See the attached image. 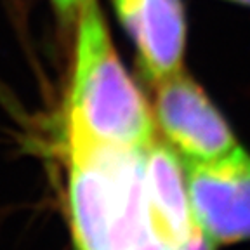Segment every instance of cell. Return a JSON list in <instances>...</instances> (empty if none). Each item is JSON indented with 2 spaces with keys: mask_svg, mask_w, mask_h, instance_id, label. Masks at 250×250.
I'll return each instance as SVG.
<instances>
[{
  "mask_svg": "<svg viewBox=\"0 0 250 250\" xmlns=\"http://www.w3.org/2000/svg\"><path fill=\"white\" fill-rule=\"evenodd\" d=\"M68 106V145L146 148L155 118L118 59L98 5L82 7Z\"/></svg>",
  "mask_w": 250,
  "mask_h": 250,
  "instance_id": "obj_2",
  "label": "cell"
},
{
  "mask_svg": "<svg viewBox=\"0 0 250 250\" xmlns=\"http://www.w3.org/2000/svg\"><path fill=\"white\" fill-rule=\"evenodd\" d=\"M156 83L155 120L188 164H212L242 149L229 125L193 78L177 71Z\"/></svg>",
  "mask_w": 250,
  "mask_h": 250,
  "instance_id": "obj_3",
  "label": "cell"
},
{
  "mask_svg": "<svg viewBox=\"0 0 250 250\" xmlns=\"http://www.w3.org/2000/svg\"><path fill=\"white\" fill-rule=\"evenodd\" d=\"M233 2H238V4L249 5V7H250V0H233Z\"/></svg>",
  "mask_w": 250,
  "mask_h": 250,
  "instance_id": "obj_8",
  "label": "cell"
},
{
  "mask_svg": "<svg viewBox=\"0 0 250 250\" xmlns=\"http://www.w3.org/2000/svg\"><path fill=\"white\" fill-rule=\"evenodd\" d=\"M146 148L68 145L70 221L78 250H172L156 238L149 221ZM214 247L200 236L184 250Z\"/></svg>",
  "mask_w": 250,
  "mask_h": 250,
  "instance_id": "obj_1",
  "label": "cell"
},
{
  "mask_svg": "<svg viewBox=\"0 0 250 250\" xmlns=\"http://www.w3.org/2000/svg\"><path fill=\"white\" fill-rule=\"evenodd\" d=\"M52 2H54L56 9H58V12L61 16H71L78 9H82L90 0H52Z\"/></svg>",
  "mask_w": 250,
  "mask_h": 250,
  "instance_id": "obj_7",
  "label": "cell"
},
{
  "mask_svg": "<svg viewBox=\"0 0 250 250\" xmlns=\"http://www.w3.org/2000/svg\"><path fill=\"white\" fill-rule=\"evenodd\" d=\"M193 217L214 245L250 240V156L243 149L212 164H188Z\"/></svg>",
  "mask_w": 250,
  "mask_h": 250,
  "instance_id": "obj_4",
  "label": "cell"
},
{
  "mask_svg": "<svg viewBox=\"0 0 250 250\" xmlns=\"http://www.w3.org/2000/svg\"><path fill=\"white\" fill-rule=\"evenodd\" d=\"M117 14L151 82L177 73L186 45V18L181 0H113Z\"/></svg>",
  "mask_w": 250,
  "mask_h": 250,
  "instance_id": "obj_5",
  "label": "cell"
},
{
  "mask_svg": "<svg viewBox=\"0 0 250 250\" xmlns=\"http://www.w3.org/2000/svg\"><path fill=\"white\" fill-rule=\"evenodd\" d=\"M146 196L153 233L165 247L184 250L203 236L193 217L186 168L167 145L153 141L145 155Z\"/></svg>",
  "mask_w": 250,
  "mask_h": 250,
  "instance_id": "obj_6",
  "label": "cell"
}]
</instances>
